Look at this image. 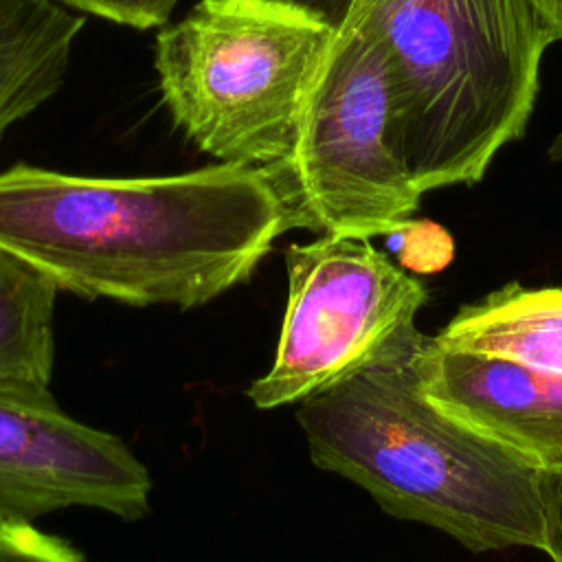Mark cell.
I'll list each match as a JSON object with an SVG mask.
<instances>
[{"instance_id": "cell-10", "label": "cell", "mask_w": 562, "mask_h": 562, "mask_svg": "<svg viewBox=\"0 0 562 562\" xmlns=\"http://www.w3.org/2000/svg\"><path fill=\"white\" fill-rule=\"evenodd\" d=\"M435 340L562 375V288L507 283L463 305Z\"/></svg>"}, {"instance_id": "cell-8", "label": "cell", "mask_w": 562, "mask_h": 562, "mask_svg": "<svg viewBox=\"0 0 562 562\" xmlns=\"http://www.w3.org/2000/svg\"><path fill=\"white\" fill-rule=\"evenodd\" d=\"M417 373L443 413L538 470L562 468V375L443 347L422 334Z\"/></svg>"}, {"instance_id": "cell-16", "label": "cell", "mask_w": 562, "mask_h": 562, "mask_svg": "<svg viewBox=\"0 0 562 562\" xmlns=\"http://www.w3.org/2000/svg\"><path fill=\"white\" fill-rule=\"evenodd\" d=\"M281 2L307 11L310 15L318 18L321 22L331 26L334 31H338L347 22V18L356 4V0H281Z\"/></svg>"}, {"instance_id": "cell-2", "label": "cell", "mask_w": 562, "mask_h": 562, "mask_svg": "<svg viewBox=\"0 0 562 562\" xmlns=\"http://www.w3.org/2000/svg\"><path fill=\"white\" fill-rule=\"evenodd\" d=\"M415 325L369 364L301 402L316 468L345 476L393 518L472 553L542 551V470L439 411L422 391Z\"/></svg>"}, {"instance_id": "cell-3", "label": "cell", "mask_w": 562, "mask_h": 562, "mask_svg": "<svg viewBox=\"0 0 562 562\" xmlns=\"http://www.w3.org/2000/svg\"><path fill=\"white\" fill-rule=\"evenodd\" d=\"M391 68L413 184H476L531 119L551 44L531 0H356Z\"/></svg>"}, {"instance_id": "cell-12", "label": "cell", "mask_w": 562, "mask_h": 562, "mask_svg": "<svg viewBox=\"0 0 562 562\" xmlns=\"http://www.w3.org/2000/svg\"><path fill=\"white\" fill-rule=\"evenodd\" d=\"M384 237L389 248L397 252L400 266L408 272H439L452 261L454 255V241L450 233L430 220L411 217Z\"/></svg>"}, {"instance_id": "cell-1", "label": "cell", "mask_w": 562, "mask_h": 562, "mask_svg": "<svg viewBox=\"0 0 562 562\" xmlns=\"http://www.w3.org/2000/svg\"><path fill=\"white\" fill-rule=\"evenodd\" d=\"M283 233L261 167L92 178L15 165L0 173V248L83 299L200 307L248 281Z\"/></svg>"}, {"instance_id": "cell-17", "label": "cell", "mask_w": 562, "mask_h": 562, "mask_svg": "<svg viewBox=\"0 0 562 562\" xmlns=\"http://www.w3.org/2000/svg\"><path fill=\"white\" fill-rule=\"evenodd\" d=\"M551 42H562V0H531Z\"/></svg>"}, {"instance_id": "cell-5", "label": "cell", "mask_w": 562, "mask_h": 562, "mask_svg": "<svg viewBox=\"0 0 562 562\" xmlns=\"http://www.w3.org/2000/svg\"><path fill=\"white\" fill-rule=\"evenodd\" d=\"M261 169L285 231L371 239L417 211L422 193L397 143L389 55L360 7L329 44L292 154Z\"/></svg>"}, {"instance_id": "cell-15", "label": "cell", "mask_w": 562, "mask_h": 562, "mask_svg": "<svg viewBox=\"0 0 562 562\" xmlns=\"http://www.w3.org/2000/svg\"><path fill=\"white\" fill-rule=\"evenodd\" d=\"M542 551L562 562V468L542 470Z\"/></svg>"}, {"instance_id": "cell-9", "label": "cell", "mask_w": 562, "mask_h": 562, "mask_svg": "<svg viewBox=\"0 0 562 562\" xmlns=\"http://www.w3.org/2000/svg\"><path fill=\"white\" fill-rule=\"evenodd\" d=\"M81 26L55 0H0V138L61 88Z\"/></svg>"}, {"instance_id": "cell-13", "label": "cell", "mask_w": 562, "mask_h": 562, "mask_svg": "<svg viewBox=\"0 0 562 562\" xmlns=\"http://www.w3.org/2000/svg\"><path fill=\"white\" fill-rule=\"evenodd\" d=\"M0 562H88L72 544L33 522H0Z\"/></svg>"}, {"instance_id": "cell-7", "label": "cell", "mask_w": 562, "mask_h": 562, "mask_svg": "<svg viewBox=\"0 0 562 562\" xmlns=\"http://www.w3.org/2000/svg\"><path fill=\"white\" fill-rule=\"evenodd\" d=\"M149 496L147 468L116 435L72 419L53 395L0 391V522H33L66 507L138 520Z\"/></svg>"}, {"instance_id": "cell-18", "label": "cell", "mask_w": 562, "mask_h": 562, "mask_svg": "<svg viewBox=\"0 0 562 562\" xmlns=\"http://www.w3.org/2000/svg\"><path fill=\"white\" fill-rule=\"evenodd\" d=\"M547 156H549V160H553V162H562V130L555 134V138L551 140V145H549V149H547Z\"/></svg>"}, {"instance_id": "cell-11", "label": "cell", "mask_w": 562, "mask_h": 562, "mask_svg": "<svg viewBox=\"0 0 562 562\" xmlns=\"http://www.w3.org/2000/svg\"><path fill=\"white\" fill-rule=\"evenodd\" d=\"M59 288L18 255L0 248V391L50 397L55 296Z\"/></svg>"}, {"instance_id": "cell-4", "label": "cell", "mask_w": 562, "mask_h": 562, "mask_svg": "<svg viewBox=\"0 0 562 562\" xmlns=\"http://www.w3.org/2000/svg\"><path fill=\"white\" fill-rule=\"evenodd\" d=\"M334 35L281 0H200L156 37L162 101L176 127L220 162H283Z\"/></svg>"}, {"instance_id": "cell-6", "label": "cell", "mask_w": 562, "mask_h": 562, "mask_svg": "<svg viewBox=\"0 0 562 562\" xmlns=\"http://www.w3.org/2000/svg\"><path fill=\"white\" fill-rule=\"evenodd\" d=\"M288 301L270 369L248 386L261 408L301 404L369 364L428 301L424 283L364 237L321 235L285 250Z\"/></svg>"}, {"instance_id": "cell-14", "label": "cell", "mask_w": 562, "mask_h": 562, "mask_svg": "<svg viewBox=\"0 0 562 562\" xmlns=\"http://www.w3.org/2000/svg\"><path fill=\"white\" fill-rule=\"evenodd\" d=\"M64 4L134 29H151L165 24L178 0H61Z\"/></svg>"}]
</instances>
